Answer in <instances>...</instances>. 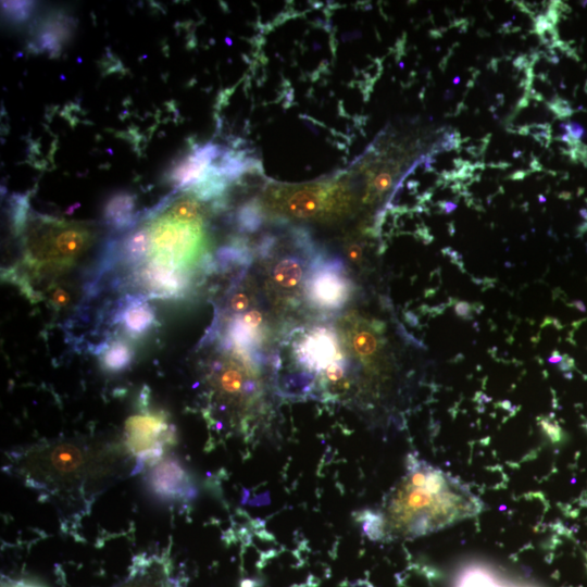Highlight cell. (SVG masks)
I'll use <instances>...</instances> for the list:
<instances>
[{"instance_id": "ffe728a7", "label": "cell", "mask_w": 587, "mask_h": 587, "mask_svg": "<svg viewBox=\"0 0 587 587\" xmlns=\"http://www.w3.org/2000/svg\"><path fill=\"white\" fill-rule=\"evenodd\" d=\"M50 300L57 308H62L68 303L70 295L65 289L58 287L52 290Z\"/></svg>"}, {"instance_id": "603a6c76", "label": "cell", "mask_w": 587, "mask_h": 587, "mask_svg": "<svg viewBox=\"0 0 587 587\" xmlns=\"http://www.w3.org/2000/svg\"><path fill=\"white\" fill-rule=\"evenodd\" d=\"M467 309H469V304L465 302H460L455 305V312L459 315H464L465 313H467Z\"/></svg>"}, {"instance_id": "ba28073f", "label": "cell", "mask_w": 587, "mask_h": 587, "mask_svg": "<svg viewBox=\"0 0 587 587\" xmlns=\"http://www.w3.org/2000/svg\"><path fill=\"white\" fill-rule=\"evenodd\" d=\"M294 352L298 364L319 378L330 366L345 362L335 332L324 326L314 327L301 336Z\"/></svg>"}, {"instance_id": "5b68a950", "label": "cell", "mask_w": 587, "mask_h": 587, "mask_svg": "<svg viewBox=\"0 0 587 587\" xmlns=\"http://www.w3.org/2000/svg\"><path fill=\"white\" fill-rule=\"evenodd\" d=\"M27 235L28 251L34 259H59L68 261L77 258L87 248L91 233L73 223L38 218Z\"/></svg>"}, {"instance_id": "cb8c5ba5", "label": "cell", "mask_w": 587, "mask_h": 587, "mask_svg": "<svg viewBox=\"0 0 587 587\" xmlns=\"http://www.w3.org/2000/svg\"><path fill=\"white\" fill-rule=\"evenodd\" d=\"M7 587H41V586L37 584L28 583V582H14Z\"/></svg>"}, {"instance_id": "9c48e42d", "label": "cell", "mask_w": 587, "mask_h": 587, "mask_svg": "<svg viewBox=\"0 0 587 587\" xmlns=\"http://www.w3.org/2000/svg\"><path fill=\"white\" fill-rule=\"evenodd\" d=\"M147 485L158 498L166 501H188L196 486L186 467L174 458H162L147 474Z\"/></svg>"}, {"instance_id": "7402d4cb", "label": "cell", "mask_w": 587, "mask_h": 587, "mask_svg": "<svg viewBox=\"0 0 587 587\" xmlns=\"http://www.w3.org/2000/svg\"><path fill=\"white\" fill-rule=\"evenodd\" d=\"M390 183V176L388 174H382L375 180V189L377 191H383L388 188Z\"/></svg>"}, {"instance_id": "30bf717a", "label": "cell", "mask_w": 587, "mask_h": 587, "mask_svg": "<svg viewBox=\"0 0 587 587\" xmlns=\"http://www.w3.org/2000/svg\"><path fill=\"white\" fill-rule=\"evenodd\" d=\"M115 587H176L167 567L155 558L143 559L133 566L128 577Z\"/></svg>"}, {"instance_id": "6da1fadb", "label": "cell", "mask_w": 587, "mask_h": 587, "mask_svg": "<svg viewBox=\"0 0 587 587\" xmlns=\"http://www.w3.org/2000/svg\"><path fill=\"white\" fill-rule=\"evenodd\" d=\"M484 502L459 478L424 460L410 459L380 507L364 521L373 538L412 539L471 519Z\"/></svg>"}, {"instance_id": "9a60e30c", "label": "cell", "mask_w": 587, "mask_h": 587, "mask_svg": "<svg viewBox=\"0 0 587 587\" xmlns=\"http://www.w3.org/2000/svg\"><path fill=\"white\" fill-rule=\"evenodd\" d=\"M452 587H522L505 582L494 572L480 567L471 566L465 569L457 578Z\"/></svg>"}, {"instance_id": "d6986e66", "label": "cell", "mask_w": 587, "mask_h": 587, "mask_svg": "<svg viewBox=\"0 0 587 587\" xmlns=\"http://www.w3.org/2000/svg\"><path fill=\"white\" fill-rule=\"evenodd\" d=\"M250 305V297L243 291L235 292L229 300V308L236 313H241Z\"/></svg>"}, {"instance_id": "7c38bea8", "label": "cell", "mask_w": 587, "mask_h": 587, "mask_svg": "<svg viewBox=\"0 0 587 587\" xmlns=\"http://www.w3.org/2000/svg\"><path fill=\"white\" fill-rule=\"evenodd\" d=\"M303 260L297 255H285L272 267L271 282L276 289L290 292L298 288L308 273ZM305 279V278H304Z\"/></svg>"}, {"instance_id": "8fae6325", "label": "cell", "mask_w": 587, "mask_h": 587, "mask_svg": "<svg viewBox=\"0 0 587 587\" xmlns=\"http://www.w3.org/2000/svg\"><path fill=\"white\" fill-rule=\"evenodd\" d=\"M115 321L122 323L130 335L140 336L152 327L154 313L141 298H130L120 308Z\"/></svg>"}, {"instance_id": "4fadbf2b", "label": "cell", "mask_w": 587, "mask_h": 587, "mask_svg": "<svg viewBox=\"0 0 587 587\" xmlns=\"http://www.w3.org/2000/svg\"><path fill=\"white\" fill-rule=\"evenodd\" d=\"M216 387L223 396L235 399H250L257 392V384L247 379L242 371L234 365L220 372Z\"/></svg>"}, {"instance_id": "2e32d148", "label": "cell", "mask_w": 587, "mask_h": 587, "mask_svg": "<svg viewBox=\"0 0 587 587\" xmlns=\"http://www.w3.org/2000/svg\"><path fill=\"white\" fill-rule=\"evenodd\" d=\"M101 350H103L102 364L108 371H123L132 362L133 350L122 340L102 347Z\"/></svg>"}, {"instance_id": "e0dca14e", "label": "cell", "mask_w": 587, "mask_h": 587, "mask_svg": "<svg viewBox=\"0 0 587 587\" xmlns=\"http://www.w3.org/2000/svg\"><path fill=\"white\" fill-rule=\"evenodd\" d=\"M125 258L128 263L136 264L149 252V234L147 228L134 232L125 241Z\"/></svg>"}, {"instance_id": "52a82bcc", "label": "cell", "mask_w": 587, "mask_h": 587, "mask_svg": "<svg viewBox=\"0 0 587 587\" xmlns=\"http://www.w3.org/2000/svg\"><path fill=\"white\" fill-rule=\"evenodd\" d=\"M304 290L309 302L320 310H338L349 300L352 283L344 262L336 258H316L308 267Z\"/></svg>"}, {"instance_id": "3957f363", "label": "cell", "mask_w": 587, "mask_h": 587, "mask_svg": "<svg viewBox=\"0 0 587 587\" xmlns=\"http://www.w3.org/2000/svg\"><path fill=\"white\" fill-rule=\"evenodd\" d=\"M147 229L149 261L186 272L205 249L202 221H184L165 212Z\"/></svg>"}, {"instance_id": "277c9868", "label": "cell", "mask_w": 587, "mask_h": 587, "mask_svg": "<svg viewBox=\"0 0 587 587\" xmlns=\"http://www.w3.org/2000/svg\"><path fill=\"white\" fill-rule=\"evenodd\" d=\"M176 441L175 429L162 412L145 411L128 417L125 424L126 451L140 463L153 465Z\"/></svg>"}, {"instance_id": "7a4b0ae2", "label": "cell", "mask_w": 587, "mask_h": 587, "mask_svg": "<svg viewBox=\"0 0 587 587\" xmlns=\"http://www.w3.org/2000/svg\"><path fill=\"white\" fill-rule=\"evenodd\" d=\"M120 451L92 449L72 441H60L24 450L15 455L13 469L32 487L53 497L93 491L113 476Z\"/></svg>"}, {"instance_id": "5bb4252c", "label": "cell", "mask_w": 587, "mask_h": 587, "mask_svg": "<svg viewBox=\"0 0 587 587\" xmlns=\"http://www.w3.org/2000/svg\"><path fill=\"white\" fill-rule=\"evenodd\" d=\"M134 208V196L123 192L112 197L104 210L107 223L117 229L127 228L135 221Z\"/></svg>"}, {"instance_id": "8992f818", "label": "cell", "mask_w": 587, "mask_h": 587, "mask_svg": "<svg viewBox=\"0 0 587 587\" xmlns=\"http://www.w3.org/2000/svg\"><path fill=\"white\" fill-rule=\"evenodd\" d=\"M270 208L295 217L337 215L349 205L348 196L336 186L284 188L271 192Z\"/></svg>"}, {"instance_id": "44dd1931", "label": "cell", "mask_w": 587, "mask_h": 587, "mask_svg": "<svg viewBox=\"0 0 587 587\" xmlns=\"http://www.w3.org/2000/svg\"><path fill=\"white\" fill-rule=\"evenodd\" d=\"M347 253L349 259L355 263L360 262L362 258L361 247L357 243H351L350 246H348Z\"/></svg>"}, {"instance_id": "ac0fdd59", "label": "cell", "mask_w": 587, "mask_h": 587, "mask_svg": "<svg viewBox=\"0 0 587 587\" xmlns=\"http://www.w3.org/2000/svg\"><path fill=\"white\" fill-rule=\"evenodd\" d=\"M351 345L355 353L365 359L374 357L378 350L377 338L364 328L354 330L351 334Z\"/></svg>"}]
</instances>
